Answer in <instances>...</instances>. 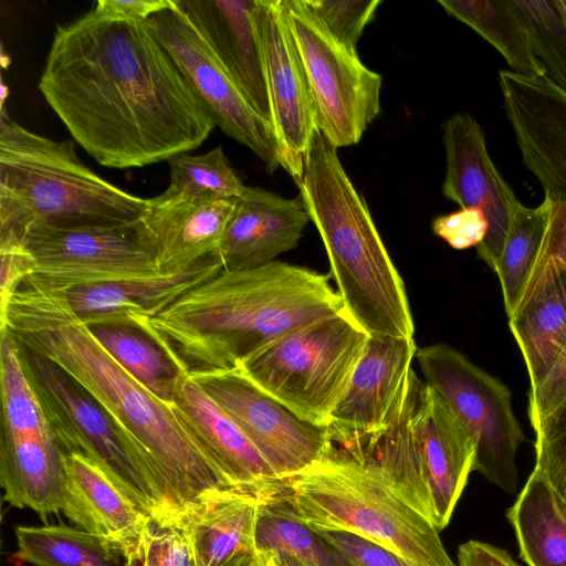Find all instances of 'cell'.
Masks as SVG:
<instances>
[{"label": "cell", "mask_w": 566, "mask_h": 566, "mask_svg": "<svg viewBox=\"0 0 566 566\" xmlns=\"http://www.w3.org/2000/svg\"><path fill=\"white\" fill-rule=\"evenodd\" d=\"M39 90L73 139L108 168L167 161L214 128L149 21L94 8L56 27Z\"/></svg>", "instance_id": "obj_1"}, {"label": "cell", "mask_w": 566, "mask_h": 566, "mask_svg": "<svg viewBox=\"0 0 566 566\" xmlns=\"http://www.w3.org/2000/svg\"><path fill=\"white\" fill-rule=\"evenodd\" d=\"M0 328L55 364L103 409L123 447L158 488L166 522L231 490L172 402L155 396L108 355L63 291L23 281L0 312Z\"/></svg>", "instance_id": "obj_2"}, {"label": "cell", "mask_w": 566, "mask_h": 566, "mask_svg": "<svg viewBox=\"0 0 566 566\" xmlns=\"http://www.w3.org/2000/svg\"><path fill=\"white\" fill-rule=\"evenodd\" d=\"M344 311L329 275L282 261L222 271L130 319L187 376L235 368L283 335Z\"/></svg>", "instance_id": "obj_3"}, {"label": "cell", "mask_w": 566, "mask_h": 566, "mask_svg": "<svg viewBox=\"0 0 566 566\" xmlns=\"http://www.w3.org/2000/svg\"><path fill=\"white\" fill-rule=\"evenodd\" d=\"M297 186L325 247L344 312L371 337L413 338L403 280L337 148L319 132Z\"/></svg>", "instance_id": "obj_4"}, {"label": "cell", "mask_w": 566, "mask_h": 566, "mask_svg": "<svg viewBox=\"0 0 566 566\" xmlns=\"http://www.w3.org/2000/svg\"><path fill=\"white\" fill-rule=\"evenodd\" d=\"M149 199L103 179L72 140H54L12 120L0 125V238L21 240L34 227L123 224L145 216Z\"/></svg>", "instance_id": "obj_5"}, {"label": "cell", "mask_w": 566, "mask_h": 566, "mask_svg": "<svg viewBox=\"0 0 566 566\" xmlns=\"http://www.w3.org/2000/svg\"><path fill=\"white\" fill-rule=\"evenodd\" d=\"M314 531H343L367 538L413 566H458L439 530L408 505L373 460L335 446L285 481L281 494Z\"/></svg>", "instance_id": "obj_6"}, {"label": "cell", "mask_w": 566, "mask_h": 566, "mask_svg": "<svg viewBox=\"0 0 566 566\" xmlns=\"http://www.w3.org/2000/svg\"><path fill=\"white\" fill-rule=\"evenodd\" d=\"M356 452L378 464L397 494L439 531L449 524L476 457L459 418L415 371L389 427Z\"/></svg>", "instance_id": "obj_7"}, {"label": "cell", "mask_w": 566, "mask_h": 566, "mask_svg": "<svg viewBox=\"0 0 566 566\" xmlns=\"http://www.w3.org/2000/svg\"><path fill=\"white\" fill-rule=\"evenodd\" d=\"M369 337L342 311L283 335L237 368L300 419L326 427Z\"/></svg>", "instance_id": "obj_8"}, {"label": "cell", "mask_w": 566, "mask_h": 566, "mask_svg": "<svg viewBox=\"0 0 566 566\" xmlns=\"http://www.w3.org/2000/svg\"><path fill=\"white\" fill-rule=\"evenodd\" d=\"M416 358L424 382L443 397L474 441V471L515 494L516 453L525 436L513 411L511 390L447 344L423 346Z\"/></svg>", "instance_id": "obj_9"}, {"label": "cell", "mask_w": 566, "mask_h": 566, "mask_svg": "<svg viewBox=\"0 0 566 566\" xmlns=\"http://www.w3.org/2000/svg\"><path fill=\"white\" fill-rule=\"evenodd\" d=\"M19 347L27 377L61 449L92 460L143 512L158 522L166 521L158 488L123 447L103 409L55 364Z\"/></svg>", "instance_id": "obj_10"}, {"label": "cell", "mask_w": 566, "mask_h": 566, "mask_svg": "<svg viewBox=\"0 0 566 566\" xmlns=\"http://www.w3.org/2000/svg\"><path fill=\"white\" fill-rule=\"evenodd\" d=\"M283 7L318 132L337 149L359 143L380 112L381 75L339 44L304 0Z\"/></svg>", "instance_id": "obj_11"}, {"label": "cell", "mask_w": 566, "mask_h": 566, "mask_svg": "<svg viewBox=\"0 0 566 566\" xmlns=\"http://www.w3.org/2000/svg\"><path fill=\"white\" fill-rule=\"evenodd\" d=\"M21 241L35 261L34 273L24 280L49 290L164 275L156 266L151 235L143 218L75 229L34 227Z\"/></svg>", "instance_id": "obj_12"}, {"label": "cell", "mask_w": 566, "mask_h": 566, "mask_svg": "<svg viewBox=\"0 0 566 566\" xmlns=\"http://www.w3.org/2000/svg\"><path fill=\"white\" fill-rule=\"evenodd\" d=\"M150 28L191 92L226 135L248 147L273 172L280 149L271 122L248 103L202 34L177 6L153 14Z\"/></svg>", "instance_id": "obj_13"}, {"label": "cell", "mask_w": 566, "mask_h": 566, "mask_svg": "<svg viewBox=\"0 0 566 566\" xmlns=\"http://www.w3.org/2000/svg\"><path fill=\"white\" fill-rule=\"evenodd\" d=\"M189 377L234 421L282 482L334 446L326 427L300 419L237 367Z\"/></svg>", "instance_id": "obj_14"}, {"label": "cell", "mask_w": 566, "mask_h": 566, "mask_svg": "<svg viewBox=\"0 0 566 566\" xmlns=\"http://www.w3.org/2000/svg\"><path fill=\"white\" fill-rule=\"evenodd\" d=\"M254 19L263 52L280 167L298 184L318 132L313 103L283 0H256Z\"/></svg>", "instance_id": "obj_15"}, {"label": "cell", "mask_w": 566, "mask_h": 566, "mask_svg": "<svg viewBox=\"0 0 566 566\" xmlns=\"http://www.w3.org/2000/svg\"><path fill=\"white\" fill-rule=\"evenodd\" d=\"M417 349L413 338L369 337L326 426L333 443L356 451L389 427L409 389Z\"/></svg>", "instance_id": "obj_16"}, {"label": "cell", "mask_w": 566, "mask_h": 566, "mask_svg": "<svg viewBox=\"0 0 566 566\" xmlns=\"http://www.w3.org/2000/svg\"><path fill=\"white\" fill-rule=\"evenodd\" d=\"M443 146L442 193L460 208H475L484 213L488 231L476 252L494 270L522 203L493 164L484 132L473 116L468 113L450 116L443 126Z\"/></svg>", "instance_id": "obj_17"}, {"label": "cell", "mask_w": 566, "mask_h": 566, "mask_svg": "<svg viewBox=\"0 0 566 566\" xmlns=\"http://www.w3.org/2000/svg\"><path fill=\"white\" fill-rule=\"evenodd\" d=\"M503 106L524 166L544 197L566 201V91L546 76L501 70Z\"/></svg>", "instance_id": "obj_18"}, {"label": "cell", "mask_w": 566, "mask_h": 566, "mask_svg": "<svg viewBox=\"0 0 566 566\" xmlns=\"http://www.w3.org/2000/svg\"><path fill=\"white\" fill-rule=\"evenodd\" d=\"M171 402L229 489L264 500L284 492L285 482L276 478L234 421L191 377L181 376Z\"/></svg>", "instance_id": "obj_19"}, {"label": "cell", "mask_w": 566, "mask_h": 566, "mask_svg": "<svg viewBox=\"0 0 566 566\" xmlns=\"http://www.w3.org/2000/svg\"><path fill=\"white\" fill-rule=\"evenodd\" d=\"M252 108L272 123L262 46L254 12L256 0H175Z\"/></svg>", "instance_id": "obj_20"}, {"label": "cell", "mask_w": 566, "mask_h": 566, "mask_svg": "<svg viewBox=\"0 0 566 566\" xmlns=\"http://www.w3.org/2000/svg\"><path fill=\"white\" fill-rule=\"evenodd\" d=\"M301 195L284 198L260 187H245L235 198L219 256L223 271L262 266L297 247L310 221Z\"/></svg>", "instance_id": "obj_21"}, {"label": "cell", "mask_w": 566, "mask_h": 566, "mask_svg": "<svg viewBox=\"0 0 566 566\" xmlns=\"http://www.w3.org/2000/svg\"><path fill=\"white\" fill-rule=\"evenodd\" d=\"M234 200L190 199L165 192L149 199L143 220L151 235L158 271L176 274L219 256Z\"/></svg>", "instance_id": "obj_22"}, {"label": "cell", "mask_w": 566, "mask_h": 566, "mask_svg": "<svg viewBox=\"0 0 566 566\" xmlns=\"http://www.w3.org/2000/svg\"><path fill=\"white\" fill-rule=\"evenodd\" d=\"M222 271L221 259L216 256L176 274L91 284L63 292L70 307L88 327H129L133 317L157 314Z\"/></svg>", "instance_id": "obj_23"}, {"label": "cell", "mask_w": 566, "mask_h": 566, "mask_svg": "<svg viewBox=\"0 0 566 566\" xmlns=\"http://www.w3.org/2000/svg\"><path fill=\"white\" fill-rule=\"evenodd\" d=\"M66 499L63 514L80 528L113 543L122 556L150 518L96 463L64 452Z\"/></svg>", "instance_id": "obj_24"}, {"label": "cell", "mask_w": 566, "mask_h": 566, "mask_svg": "<svg viewBox=\"0 0 566 566\" xmlns=\"http://www.w3.org/2000/svg\"><path fill=\"white\" fill-rule=\"evenodd\" d=\"M262 500L226 490L180 513L169 524L187 537L195 566H239L255 554Z\"/></svg>", "instance_id": "obj_25"}, {"label": "cell", "mask_w": 566, "mask_h": 566, "mask_svg": "<svg viewBox=\"0 0 566 566\" xmlns=\"http://www.w3.org/2000/svg\"><path fill=\"white\" fill-rule=\"evenodd\" d=\"M0 482L4 501L46 520L65 505L64 451L53 437H15L2 431Z\"/></svg>", "instance_id": "obj_26"}, {"label": "cell", "mask_w": 566, "mask_h": 566, "mask_svg": "<svg viewBox=\"0 0 566 566\" xmlns=\"http://www.w3.org/2000/svg\"><path fill=\"white\" fill-rule=\"evenodd\" d=\"M509 326L533 389L566 340L565 268L548 265L528 282Z\"/></svg>", "instance_id": "obj_27"}, {"label": "cell", "mask_w": 566, "mask_h": 566, "mask_svg": "<svg viewBox=\"0 0 566 566\" xmlns=\"http://www.w3.org/2000/svg\"><path fill=\"white\" fill-rule=\"evenodd\" d=\"M528 566H566V505L535 469L507 510Z\"/></svg>", "instance_id": "obj_28"}, {"label": "cell", "mask_w": 566, "mask_h": 566, "mask_svg": "<svg viewBox=\"0 0 566 566\" xmlns=\"http://www.w3.org/2000/svg\"><path fill=\"white\" fill-rule=\"evenodd\" d=\"M452 18L474 30L503 56L511 71L531 77L545 76L525 23L511 1L438 0Z\"/></svg>", "instance_id": "obj_29"}, {"label": "cell", "mask_w": 566, "mask_h": 566, "mask_svg": "<svg viewBox=\"0 0 566 566\" xmlns=\"http://www.w3.org/2000/svg\"><path fill=\"white\" fill-rule=\"evenodd\" d=\"M14 557L34 566H124L106 538L64 524L15 527Z\"/></svg>", "instance_id": "obj_30"}, {"label": "cell", "mask_w": 566, "mask_h": 566, "mask_svg": "<svg viewBox=\"0 0 566 566\" xmlns=\"http://www.w3.org/2000/svg\"><path fill=\"white\" fill-rule=\"evenodd\" d=\"M108 355L158 398L171 402L182 374L147 335L128 326L90 327Z\"/></svg>", "instance_id": "obj_31"}, {"label": "cell", "mask_w": 566, "mask_h": 566, "mask_svg": "<svg viewBox=\"0 0 566 566\" xmlns=\"http://www.w3.org/2000/svg\"><path fill=\"white\" fill-rule=\"evenodd\" d=\"M255 552L291 554L306 566H348L340 554L301 521L281 496L262 500Z\"/></svg>", "instance_id": "obj_32"}, {"label": "cell", "mask_w": 566, "mask_h": 566, "mask_svg": "<svg viewBox=\"0 0 566 566\" xmlns=\"http://www.w3.org/2000/svg\"><path fill=\"white\" fill-rule=\"evenodd\" d=\"M546 214L544 199L535 208L524 205L518 208L493 270L501 284L507 318L515 313L531 276L542 243Z\"/></svg>", "instance_id": "obj_33"}, {"label": "cell", "mask_w": 566, "mask_h": 566, "mask_svg": "<svg viewBox=\"0 0 566 566\" xmlns=\"http://www.w3.org/2000/svg\"><path fill=\"white\" fill-rule=\"evenodd\" d=\"M0 382L2 431L15 437H52L23 368L19 344L6 328H0Z\"/></svg>", "instance_id": "obj_34"}, {"label": "cell", "mask_w": 566, "mask_h": 566, "mask_svg": "<svg viewBox=\"0 0 566 566\" xmlns=\"http://www.w3.org/2000/svg\"><path fill=\"white\" fill-rule=\"evenodd\" d=\"M167 163L170 168V184L164 192L169 196L228 200L241 196L247 187L232 168L221 146L201 155L177 154Z\"/></svg>", "instance_id": "obj_35"}, {"label": "cell", "mask_w": 566, "mask_h": 566, "mask_svg": "<svg viewBox=\"0 0 566 566\" xmlns=\"http://www.w3.org/2000/svg\"><path fill=\"white\" fill-rule=\"evenodd\" d=\"M545 76L566 91V17L556 0H512Z\"/></svg>", "instance_id": "obj_36"}, {"label": "cell", "mask_w": 566, "mask_h": 566, "mask_svg": "<svg viewBox=\"0 0 566 566\" xmlns=\"http://www.w3.org/2000/svg\"><path fill=\"white\" fill-rule=\"evenodd\" d=\"M123 558L124 566H195L190 545L182 531L151 517Z\"/></svg>", "instance_id": "obj_37"}, {"label": "cell", "mask_w": 566, "mask_h": 566, "mask_svg": "<svg viewBox=\"0 0 566 566\" xmlns=\"http://www.w3.org/2000/svg\"><path fill=\"white\" fill-rule=\"evenodd\" d=\"M326 31L345 49L357 53V44L374 19L380 0H304Z\"/></svg>", "instance_id": "obj_38"}, {"label": "cell", "mask_w": 566, "mask_h": 566, "mask_svg": "<svg viewBox=\"0 0 566 566\" xmlns=\"http://www.w3.org/2000/svg\"><path fill=\"white\" fill-rule=\"evenodd\" d=\"M535 432V467L566 505V403Z\"/></svg>", "instance_id": "obj_39"}, {"label": "cell", "mask_w": 566, "mask_h": 566, "mask_svg": "<svg viewBox=\"0 0 566 566\" xmlns=\"http://www.w3.org/2000/svg\"><path fill=\"white\" fill-rule=\"evenodd\" d=\"M566 403V340L543 379L528 392L533 429Z\"/></svg>", "instance_id": "obj_40"}, {"label": "cell", "mask_w": 566, "mask_h": 566, "mask_svg": "<svg viewBox=\"0 0 566 566\" xmlns=\"http://www.w3.org/2000/svg\"><path fill=\"white\" fill-rule=\"evenodd\" d=\"M348 566H413L394 552L353 533L315 531Z\"/></svg>", "instance_id": "obj_41"}, {"label": "cell", "mask_w": 566, "mask_h": 566, "mask_svg": "<svg viewBox=\"0 0 566 566\" xmlns=\"http://www.w3.org/2000/svg\"><path fill=\"white\" fill-rule=\"evenodd\" d=\"M432 231L453 249L464 250L481 244L488 231V221L480 209L460 208L437 217L432 221Z\"/></svg>", "instance_id": "obj_42"}, {"label": "cell", "mask_w": 566, "mask_h": 566, "mask_svg": "<svg viewBox=\"0 0 566 566\" xmlns=\"http://www.w3.org/2000/svg\"><path fill=\"white\" fill-rule=\"evenodd\" d=\"M544 200L547 205L546 224L528 282L548 265L566 269V201L547 197Z\"/></svg>", "instance_id": "obj_43"}, {"label": "cell", "mask_w": 566, "mask_h": 566, "mask_svg": "<svg viewBox=\"0 0 566 566\" xmlns=\"http://www.w3.org/2000/svg\"><path fill=\"white\" fill-rule=\"evenodd\" d=\"M34 271V258L21 240L0 238V312L23 280Z\"/></svg>", "instance_id": "obj_44"}, {"label": "cell", "mask_w": 566, "mask_h": 566, "mask_svg": "<svg viewBox=\"0 0 566 566\" xmlns=\"http://www.w3.org/2000/svg\"><path fill=\"white\" fill-rule=\"evenodd\" d=\"M172 3L174 0H98L94 9L111 17L148 20L153 14L170 8Z\"/></svg>", "instance_id": "obj_45"}, {"label": "cell", "mask_w": 566, "mask_h": 566, "mask_svg": "<svg viewBox=\"0 0 566 566\" xmlns=\"http://www.w3.org/2000/svg\"><path fill=\"white\" fill-rule=\"evenodd\" d=\"M458 566H518L500 547L480 541H468L458 551Z\"/></svg>", "instance_id": "obj_46"}, {"label": "cell", "mask_w": 566, "mask_h": 566, "mask_svg": "<svg viewBox=\"0 0 566 566\" xmlns=\"http://www.w3.org/2000/svg\"><path fill=\"white\" fill-rule=\"evenodd\" d=\"M239 566H277L274 557L269 552H255L253 556L248 558Z\"/></svg>", "instance_id": "obj_47"}, {"label": "cell", "mask_w": 566, "mask_h": 566, "mask_svg": "<svg viewBox=\"0 0 566 566\" xmlns=\"http://www.w3.org/2000/svg\"><path fill=\"white\" fill-rule=\"evenodd\" d=\"M274 557L277 566H306L303 562L291 554L282 552H269Z\"/></svg>", "instance_id": "obj_48"}, {"label": "cell", "mask_w": 566, "mask_h": 566, "mask_svg": "<svg viewBox=\"0 0 566 566\" xmlns=\"http://www.w3.org/2000/svg\"><path fill=\"white\" fill-rule=\"evenodd\" d=\"M556 2L563 14L566 17V0H556Z\"/></svg>", "instance_id": "obj_49"}]
</instances>
